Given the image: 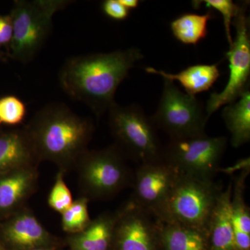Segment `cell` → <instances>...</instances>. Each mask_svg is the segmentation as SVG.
<instances>
[{"mask_svg": "<svg viewBox=\"0 0 250 250\" xmlns=\"http://www.w3.org/2000/svg\"><path fill=\"white\" fill-rule=\"evenodd\" d=\"M143 59L136 47L72 57L59 70V84L70 98L85 104L100 117L115 103L118 86Z\"/></svg>", "mask_w": 250, "mask_h": 250, "instance_id": "6da1fadb", "label": "cell"}, {"mask_svg": "<svg viewBox=\"0 0 250 250\" xmlns=\"http://www.w3.org/2000/svg\"><path fill=\"white\" fill-rule=\"evenodd\" d=\"M24 129L39 159L50 161L65 172L76 166L88 150L94 125L64 104L53 103L39 110Z\"/></svg>", "mask_w": 250, "mask_h": 250, "instance_id": "7a4b0ae2", "label": "cell"}, {"mask_svg": "<svg viewBox=\"0 0 250 250\" xmlns=\"http://www.w3.org/2000/svg\"><path fill=\"white\" fill-rule=\"evenodd\" d=\"M223 190L214 180L179 172L158 221L179 224L208 233L210 218Z\"/></svg>", "mask_w": 250, "mask_h": 250, "instance_id": "3957f363", "label": "cell"}, {"mask_svg": "<svg viewBox=\"0 0 250 250\" xmlns=\"http://www.w3.org/2000/svg\"><path fill=\"white\" fill-rule=\"evenodd\" d=\"M70 2L64 0L15 1L10 14L13 22L11 57L22 63L32 61L50 34L54 14Z\"/></svg>", "mask_w": 250, "mask_h": 250, "instance_id": "277c9868", "label": "cell"}, {"mask_svg": "<svg viewBox=\"0 0 250 250\" xmlns=\"http://www.w3.org/2000/svg\"><path fill=\"white\" fill-rule=\"evenodd\" d=\"M81 190L87 198L106 200L133 182L124 152L118 146L87 150L76 165Z\"/></svg>", "mask_w": 250, "mask_h": 250, "instance_id": "5b68a950", "label": "cell"}, {"mask_svg": "<svg viewBox=\"0 0 250 250\" xmlns=\"http://www.w3.org/2000/svg\"><path fill=\"white\" fill-rule=\"evenodd\" d=\"M109 126L118 147L141 164L162 159L156 126L138 105L115 103L108 109Z\"/></svg>", "mask_w": 250, "mask_h": 250, "instance_id": "8992f818", "label": "cell"}, {"mask_svg": "<svg viewBox=\"0 0 250 250\" xmlns=\"http://www.w3.org/2000/svg\"><path fill=\"white\" fill-rule=\"evenodd\" d=\"M151 119L156 129L164 130L171 140L205 135L208 121L205 108L196 97L183 93L167 80H164L162 95Z\"/></svg>", "mask_w": 250, "mask_h": 250, "instance_id": "52a82bcc", "label": "cell"}, {"mask_svg": "<svg viewBox=\"0 0 250 250\" xmlns=\"http://www.w3.org/2000/svg\"><path fill=\"white\" fill-rule=\"evenodd\" d=\"M225 136L207 134L187 139L170 140L163 147L162 159L179 173L213 180L228 146Z\"/></svg>", "mask_w": 250, "mask_h": 250, "instance_id": "ba28073f", "label": "cell"}, {"mask_svg": "<svg viewBox=\"0 0 250 250\" xmlns=\"http://www.w3.org/2000/svg\"><path fill=\"white\" fill-rule=\"evenodd\" d=\"M232 23L236 29V37L226 54L229 67L228 82L223 91L210 95L205 108L208 119L219 108L234 103L249 89L250 18L247 14L246 4H241L239 13Z\"/></svg>", "mask_w": 250, "mask_h": 250, "instance_id": "9c48e42d", "label": "cell"}, {"mask_svg": "<svg viewBox=\"0 0 250 250\" xmlns=\"http://www.w3.org/2000/svg\"><path fill=\"white\" fill-rule=\"evenodd\" d=\"M179 172L165 161L141 164L133 178L135 205L159 220Z\"/></svg>", "mask_w": 250, "mask_h": 250, "instance_id": "30bf717a", "label": "cell"}, {"mask_svg": "<svg viewBox=\"0 0 250 250\" xmlns=\"http://www.w3.org/2000/svg\"><path fill=\"white\" fill-rule=\"evenodd\" d=\"M159 242L156 219L130 200L120 209L113 242L117 250H156Z\"/></svg>", "mask_w": 250, "mask_h": 250, "instance_id": "8fae6325", "label": "cell"}, {"mask_svg": "<svg viewBox=\"0 0 250 250\" xmlns=\"http://www.w3.org/2000/svg\"><path fill=\"white\" fill-rule=\"evenodd\" d=\"M3 234L10 244L19 250L48 248L52 237L29 210L16 212L4 225Z\"/></svg>", "mask_w": 250, "mask_h": 250, "instance_id": "7c38bea8", "label": "cell"}, {"mask_svg": "<svg viewBox=\"0 0 250 250\" xmlns=\"http://www.w3.org/2000/svg\"><path fill=\"white\" fill-rule=\"evenodd\" d=\"M40 161L29 135L24 129L0 134V175Z\"/></svg>", "mask_w": 250, "mask_h": 250, "instance_id": "4fadbf2b", "label": "cell"}, {"mask_svg": "<svg viewBox=\"0 0 250 250\" xmlns=\"http://www.w3.org/2000/svg\"><path fill=\"white\" fill-rule=\"evenodd\" d=\"M37 179L36 166L0 175V213L18 209L35 190Z\"/></svg>", "mask_w": 250, "mask_h": 250, "instance_id": "5bb4252c", "label": "cell"}, {"mask_svg": "<svg viewBox=\"0 0 250 250\" xmlns=\"http://www.w3.org/2000/svg\"><path fill=\"white\" fill-rule=\"evenodd\" d=\"M120 210L108 212L91 220L81 232L69 239L70 250H108L113 243Z\"/></svg>", "mask_w": 250, "mask_h": 250, "instance_id": "9a60e30c", "label": "cell"}, {"mask_svg": "<svg viewBox=\"0 0 250 250\" xmlns=\"http://www.w3.org/2000/svg\"><path fill=\"white\" fill-rule=\"evenodd\" d=\"M250 166L242 169L232 181L231 214L236 250H250V213L245 201L246 180Z\"/></svg>", "mask_w": 250, "mask_h": 250, "instance_id": "2e32d148", "label": "cell"}, {"mask_svg": "<svg viewBox=\"0 0 250 250\" xmlns=\"http://www.w3.org/2000/svg\"><path fill=\"white\" fill-rule=\"evenodd\" d=\"M232 181L221 192L208 229L210 250H236L231 214Z\"/></svg>", "mask_w": 250, "mask_h": 250, "instance_id": "e0dca14e", "label": "cell"}, {"mask_svg": "<svg viewBox=\"0 0 250 250\" xmlns=\"http://www.w3.org/2000/svg\"><path fill=\"white\" fill-rule=\"evenodd\" d=\"M219 64H197L184 69L179 73H167L154 67H146L148 73L162 77L164 80L177 81L185 89L188 95L195 97L197 94L208 90L213 86L219 77L220 72Z\"/></svg>", "mask_w": 250, "mask_h": 250, "instance_id": "ac0fdd59", "label": "cell"}, {"mask_svg": "<svg viewBox=\"0 0 250 250\" xmlns=\"http://www.w3.org/2000/svg\"><path fill=\"white\" fill-rule=\"evenodd\" d=\"M156 222L164 250H210L208 233L179 224Z\"/></svg>", "mask_w": 250, "mask_h": 250, "instance_id": "d6986e66", "label": "cell"}, {"mask_svg": "<svg viewBox=\"0 0 250 250\" xmlns=\"http://www.w3.org/2000/svg\"><path fill=\"white\" fill-rule=\"evenodd\" d=\"M231 134L233 147L238 148L250 141V91L247 90L234 103L226 105L222 113Z\"/></svg>", "mask_w": 250, "mask_h": 250, "instance_id": "ffe728a7", "label": "cell"}, {"mask_svg": "<svg viewBox=\"0 0 250 250\" xmlns=\"http://www.w3.org/2000/svg\"><path fill=\"white\" fill-rule=\"evenodd\" d=\"M212 11L205 14L187 13L174 19L170 29L174 37L185 45H197L208 35V22L212 19Z\"/></svg>", "mask_w": 250, "mask_h": 250, "instance_id": "44dd1931", "label": "cell"}, {"mask_svg": "<svg viewBox=\"0 0 250 250\" xmlns=\"http://www.w3.org/2000/svg\"><path fill=\"white\" fill-rule=\"evenodd\" d=\"M88 199L81 197L62 213V228L65 232L76 234L83 231L91 222L88 210Z\"/></svg>", "mask_w": 250, "mask_h": 250, "instance_id": "7402d4cb", "label": "cell"}, {"mask_svg": "<svg viewBox=\"0 0 250 250\" xmlns=\"http://www.w3.org/2000/svg\"><path fill=\"white\" fill-rule=\"evenodd\" d=\"M27 116L25 103L15 95L0 98V126L21 124Z\"/></svg>", "mask_w": 250, "mask_h": 250, "instance_id": "603a6c76", "label": "cell"}, {"mask_svg": "<svg viewBox=\"0 0 250 250\" xmlns=\"http://www.w3.org/2000/svg\"><path fill=\"white\" fill-rule=\"evenodd\" d=\"M209 9H213L222 14L223 18L225 34L229 46L232 44L233 39L231 33V24L233 20L236 17L241 9V4H236L231 0H204V1H192L194 7L202 4Z\"/></svg>", "mask_w": 250, "mask_h": 250, "instance_id": "cb8c5ba5", "label": "cell"}, {"mask_svg": "<svg viewBox=\"0 0 250 250\" xmlns=\"http://www.w3.org/2000/svg\"><path fill=\"white\" fill-rule=\"evenodd\" d=\"M73 202L71 192L64 181V172L60 170L56 176L53 187L49 192L48 205L51 208L62 214Z\"/></svg>", "mask_w": 250, "mask_h": 250, "instance_id": "d4e9b609", "label": "cell"}, {"mask_svg": "<svg viewBox=\"0 0 250 250\" xmlns=\"http://www.w3.org/2000/svg\"><path fill=\"white\" fill-rule=\"evenodd\" d=\"M101 9L106 17L116 21H125L130 14L119 0H105L102 3Z\"/></svg>", "mask_w": 250, "mask_h": 250, "instance_id": "484cf974", "label": "cell"}, {"mask_svg": "<svg viewBox=\"0 0 250 250\" xmlns=\"http://www.w3.org/2000/svg\"><path fill=\"white\" fill-rule=\"evenodd\" d=\"M13 38V22L10 15H0V46H10Z\"/></svg>", "mask_w": 250, "mask_h": 250, "instance_id": "4316f807", "label": "cell"}, {"mask_svg": "<svg viewBox=\"0 0 250 250\" xmlns=\"http://www.w3.org/2000/svg\"><path fill=\"white\" fill-rule=\"evenodd\" d=\"M119 1L129 11L136 9L141 3L139 0H119Z\"/></svg>", "mask_w": 250, "mask_h": 250, "instance_id": "83f0119b", "label": "cell"}, {"mask_svg": "<svg viewBox=\"0 0 250 250\" xmlns=\"http://www.w3.org/2000/svg\"><path fill=\"white\" fill-rule=\"evenodd\" d=\"M49 250L48 248H34V249H30V250Z\"/></svg>", "mask_w": 250, "mask_h": 250, "instance_id": "f1b7e54d", "label": "cell"}, {"mask_svg": "<svg viewBox=\"0 0 250 250\" xmlns=\"http://www.w3.org/2000/svg\"><path fill=\"white\" fill-rule=\"evenodd\" d=\"M0 58H2V54L0 52Z\"/></svg>", "mask_w": 250, "mask_h": 250, "instance_id": "f546056e", "label": "cell"}, {"mask_svg": "<svg viewBox=\"0 0 250 250\" xmlns=\"http://www.w3.org/2000/svg\"><path fill=\"white\" fill-rule=\"evenodd\" d=\"M0 250H4L2 248H1V246H0Z\"/></svg>", "mask_w": 250, "mask_h": 250, "instance_id": "4dcf8cb0", "label": "cell"}]
</instances>
